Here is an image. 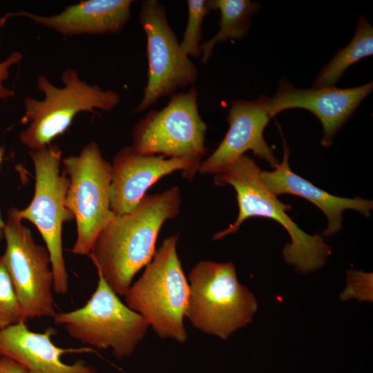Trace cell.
<instances>
[{
    "mask_svg": "<svg viewBox=\"0 0 373 373\" xmlns=\"http://www.w3.org/2000/svg\"><path fill=\"white\" fill-rule=\"evenodd\" d=\"M23 59V55L20 52H12L6 59L0 62V99H8L14 95V92L6 88L3 82L9 76L10 68Z\"/></svg>",
    "mask_w": 373,
    "mask_h": 373,
    "instance_id": "22",
    "label": "cell"
},
{
    "mask_svg": "<svg viewBox=\"0 0 373 373\" xmlns=\"http://www.w3.org/2000/svg\"><path fill=\"white\" fill-rule=\"evenodd\" d=\"M187 8V21L180 46L184 55L197 57L201 55L202 24L210 9L205 0H188Z\"/></svg>",
    "mask_w": 373,
    "mask_h": 373,
    "instance_id": "20",
    "label": "cell"
},
{
    "mask_svg": "<svg viewBox=\"0 0 373 373\" xmlns=\"http://www.w3.org/2000/svg\"><path fill=\"white\" fill-rule=\"evenodd\" d=\"M372 54L373 29L369 22L361 16L354 37L323 68L313 88L334 86L348 67Z\"/></svg>",
    "mask_w": 373,
    "mask_h": 373,
    "instance_id": "19",
    "label": "cell"
},
{
    "mask_svg": "<svg viewBox=\"0 0 373 373\" xmlns=\"http://www.w3.org/2000/svg\"><path fill=\"white\" fill-rule=\"evenodd\" d=\"M4 153H5L4 147L2 146H0V167H1L3 159ZM4 227H5V221H3L2 219L1 209H0V242L3 240H4Z\"/></svg>",
    "mask_w": 373,
    "mask_h": 373,
    "instance_id": "24",
    "label": "cell"
},
{
    "mask_svg": "<svg viewBox=\"0 0 373 373\" xmlns=\"http://www.w3.org/2000/svg\"><path fill=\"white\" fill-rule=\"evenodd\" d=\"M69 185L65 204L77 224V239L71 249L75 255H88L101 231L115 217L111 209L112 164L92 141L77 155L61 160Z\"/></svg>",
    "mask_w": 373,
    "mask_h": 373,
    "instance_id": "8",
    "label": "cell"
},
{
    "mask_svg": "<svg viewBox=\"0 0 373 373\" xmlns=\"http://www.w3.org/2000/svg\"><path fill=\"white\" fill-rule=\"evenodd\" d=\"M200 160L166 157L162 155H140L127 146L115 155L110 186L111 209L115 215L132 211L146 195V191L161 178L182 171L191 180Z\"/></svg>",
    "mask_w": 373,
    "mask_h": 373,
    "instance_id": "12",
    "label": "cell"
},
{
    "mask_svg": "<svg viewBox=\"0 0 373 373\" xmlns=\"http://www.w3.org/2000/svg\"><path fill=\"white\" fill-rule=\"evenodd\" d=\"M207 124L198 110V91L175 93L160 111L151 110L135 126L131 147L140 155L200 160Z\"/></svg>",
    "mask_w": 373,
    "mask_h": 373,
    "instance_id": "9",
    "label": "cell"
},
{
    "mask_svg": "<svg viewBox=\"0 0 373 373\" xmlns=\"http://www.w3.org/2000/svg\"><path fill=\"white\" fill-rule=\"evenodd\" d=\"M178 234L166 238L142 275L125 295L126 305L140 314L160 338L187 341L184 318L189 284L177 253Z\"/></svg>",
    "mask_w": 373,
    "mask_h": 373,
    "instance_id": "3",
    "label": "cell"
},
{
    "mask_svg": "<svg viewBox=\"0 0 373 373\" xmlns=\"http://www.w3.org/2000/svg\"><path fill=\"white\" fill-rule=\"evenodd\" d=\"M207 6L210 10H219L220 29L213 37L201 44L202 64L209 59L217 44L244 37L249 29L251 16L260 8L259 3L249 0H211L207 1Z\"/></svg>",
    "mask_w": 373,
    "mask_h": 373,
    "instance_id": "18",
    "label": "cell"
},
{
    "mask_svg": "<svg viewBox=\"0 0 373 373\" xmlns=\"http://www.w3.org/2000/svg\"><path fill=\"white\" fill-rule=\"evenodd\" d=\"M56 330L50 327L43 332L28 329L21 323L0 329V357L8 356L20 363L28 373H95L92 365L78 360L66 364L61 356L70 353L96 352L88 347L62 348L52 341Z\"/></svg>",
    "mask_w": 373,
    "mask_h": 373,
    "instance_id": "15",
    "label": "cell"
},
{
    "mask_svg": "<svg viewBox=\"0 0 373 373\" xmlns=\"http://www.w3.org/2000/svg\"><path fill=\"white\" fill-rule=\"evenodd\" d=\"M0 373H28L18 361L8 356L0 357Z\"/></svg>",
    "mask_w": 373,
    "mask_h": 373,
    "instance_id": "23",
    "label": "cell"
},
{
    "mask_svg": "<svg viewBox=\"0 0 373 373\" xmlns=\"http://www.w3.org/2000/svg\"><path fill=\"white\" fill-rule=\"evenodd\" d=\"M22 221L16 207L8 210L3 262L27 318L53 317L57 312L50 254L46 247L35 241Z\"/></svg>",
    "mask_w": 373,
    "mask_h": 373,
    "instance_id": "10",
    "label": "cell"
},
{
    "mask_svg": "<svg viewBox=\"0 0 373 373\" xmlns=\"http://www.w3.org/2000/svg\"><path fill=\"white\" fill-rule=\"evenodd\" d=\"M61 79L63 86L57 87L45 75H38L37 88L44 94V99L26 97L23 99L21 122L28 126L19 137L30 151L52 144L68 129L81 112L95 113L97 108L110 111L120 103L121 97L117 92L84 82L73 68L65 69Z\"/></svg>",
    "mask_w": 373,
    "mask_h": 373,
    "instance_id": "4",
    "label": "cell"
},
{
    "mask_svg": "<svg viewBox=\"0 0 373 373\" xmlns=\"http://www.w3.org/2000/svg\"><path fill=\"white\" fill-rule=\"evenodd\" d=\"M132 0H85L61 12L44 16L21 10L14 17H26L65 37L117 34L131 18Z\"/></svg>",
    "mask_w": 373,
    "mask_h": 373,
    "instance_id": "16",
    "label": "cell"
},
{
    "mask_svg": "<svg viewBox=\"0 0 373 373\" xmlns=\"http://www.w3.org/2000/svg\"><path fill=\"white\" fill-rule=\"evenodd\" d=\"M216 186L231 185L236 193L238 215L227 229L216 233L218 240L237 232L241 224L251 217H262L278 222L289 233L291 242L285 245V261L303 273L322 267L331 254V247L322 236H310L301 230L287 213L291 206L280 202L264 183L261 170L254 160L243 155L214 175Z\"/></svg>",
    "mask_w": 373,
    "mask_h": 373,
    "instance_id": "2",
    "label": "cell"
},
{
    "mask_svg": "<svg viewBox=\"0 0 373 373\" xmlns=\"http://www.w3.org/2000/svg\"><path fill=\"white\" fill-rule=\"evenodd\" d=\"M35 173V192L30 204L17 209L22 220L34 224L43 238L51 261L53 291L64 295L68 289V276L64 258L62 227L74 219L65 204L69 180L60 173L62 151L54 144L28 153Z\"/></svg>",
    "mask_w": 373,
    "mask_h": 373,
    "instance_id": "7",
    "label": "cell"
},
{
    "mask_svg": "<svg viewBox=\"0 0 373 373\" xmlns=\"http://www.w3.org/2000/svg\"><path fill=\"white\" fill-rule=\"evenodd\" d=\"M139 20L146 37L147 83L135 113L145 111L162 97L179 88L193 85L198 71L184 55L175 32L170 26L166 9L157 0L142 2Z\"/></svg>",
    "mask_w": 373,
    "mask_h": 373,
    "instance_id": "11",
    "label": "cell"
},
{
    "mask_svg": "<svg viewBox=\"0 0 373 373\" xmlns=\"http://www.w3.org/2000/svg\"><path fill=\"white\" fill-rule=\"evenodd\" d=\"M178 186L146 195L132 211L115 215L101 231L88 254L107 285L124 296L135 274L152 260L161 227L180 213Z\"/></svg>",
    "mask_w": 373,
    "mask_h": 373,
    "instance_id": "1",
    "label": "cell"
},
{
    "mask_svg": "<svg viewBox=\"0 0 373 373\" xmlns=\"http://www.w3.org/2000/svg\"><path fill=\"white\" fill-rule=\"evenodd\" d=\"M269 102L267 96L259 97L254 101H232L227 117L229 129L217 149L200 162L199 173L215 175L249 150L265 160L273 169L278 166V160L263 137L264 130L271 119Z\"/></svg>",
    "mask_w": 373,
    "mask_h": 373,
    "instance_id": "13",
    "label": "cell"
},
{
    "mask_svg": "<svg viewBox=\"0 0 373 373\" xmlns=\"http://www.w3.org/2000/svg\"><path fill=\"white\" fill-rule=\"evenodd\" d=\"M189 281L185 317L195 328L225 340L252 321L256 300L239 283L232 262L202 260L191 269Z\"/></svg>",
    "mask_w": 373,
    "mask_h": 373,
    "instance_id": "5",
    "label": "cell"
},
{
    "mask_svg": "<svg viewBox=\"0 0 373 373\" xmlns=\"http://www.w3.org/2000/svg\"><path fill=\"white\" fill-rule=\"evenodd\" d=\"M372 82L350 88L334 86L300 89L289 84L280 85L269 98L268 113L271 118L290 108H303L312 112L321 122L323 136L321 144L329 146L333 137L351 117L361 102L370 93Z\"/></svg>",
    "mask_w": 373,
    "mask_h": 373,
    "instance_id": "14",
    "label": "cell"
},
{
    "mask_svg": "<svg viewBox=\"0 0 373 373\" xmlns=\"http://www.w3.org/2000/svg\"><path fill=\"white\" fill-rule=\"evenodd\" d=\"M27 318L17 298L2 256H0V329L26 323Z\"/></svg>",
    "mask_w": 373,
    "mask_h": 373,
    "instance_id": "21",
    "label": "cell"
},
{
    "mask_svg": "<svg viewBox=\"0 0 373 373\" xmlns=\"http://www.w3.org/2000/svg\"><path fill=\"white\" fill-rule=\"evenodd\" d=\"M90 299L82 307L57 313L54 323L81 343L99 350L111 349L122 359L130 356L149 327L144 318L124 304L98 274Z\"/></svg>",
    "mask_w": 373,
    "mask_h": 373,
    "instance_id": "6",
    "label": "cell"
},
{
    "mask_svg": "<svg viewBox=\"0 0 373 373\" xmlns=\"http://www.w3.org/2000/svg\"><path fill=\"white\" fill-rule=\"evenodd\" d=\"M13 12L6 13L4 16L0 17V29L5 26L8 19L13 17ZM1 43V40H0Z\"/></svg>",
    "mask_w": 373,
    "mask_h": 373,
    "instance_id": "25",
    "label": "cell"
},
{
    "mask_svg": "<svg viewBox=\"0 0 373 373\" xmlns=\"http://www.w3.org/2000/svg\"><path fill=\"white\" fill-rule=\"evenodd\" d=\"M283 158L271 171H261V178L267 186L276 195L291 194L301 197L316 205L325 215L328 225L324 236H332L342 229L345 210L356 211L366 218L370 216L372 200L358 197L341 198L321 189L308 180L294 173L289 168V149L283 138Z\"/></svg>",
    "mask_w": 373,
    "mask_h": 373,
    "instance_id": "17",
    "label": "cell"
}]
</instances>
